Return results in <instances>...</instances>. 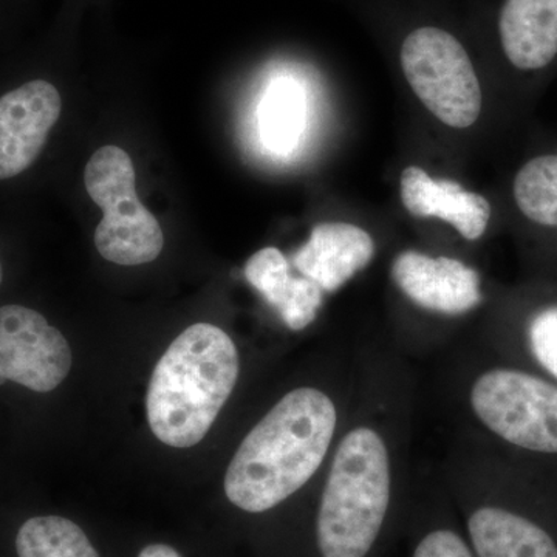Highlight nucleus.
I'll return each mask as SVG.
<instances>
[{
    "instance_id": "1",
    "label": "nucleus",
    "mask_w": 557,
    "mask_h": 557,
    "mask_svg": "<svg viewBox=\"0 0 557 557\" xmlns=\"http://www.w3.org/2000/svg\"><path fill=\"white\" fill-rule=\"evenodd\" d=\"M336 428L338 409L325 392H288L234 454L223 483L231 504L258 515L298 493L324 463Z\"/></svg>"
},
{
    "instance_id": "2",
    "label": "nucleus",
    "mask_w": 557,
    "mask_h": 557,
    "mask_svg": "<svg viewBox=\"0 0 557 557\" xmlns=\"http://www.w3.org/2000/svg\"><path fill=\"white\" fill-rule=\"evenodd\" d=\"M239 370L228 333L208 322L186 329L150 379L146 413L153 435L172 448L200 443L233 394Z\"/></svg>"
},
{
    "instance_id": "3",
    "label": "nucleus",
    "mask_w": 557,
    "mask_h": 557,
    "mask_svg": "<svg viewBox=\"0 0 557 557\" xmlns=\"http://www.w3.org/2000/svg\"><path fill=\"white\" fill-rule=\"evenodd\" d=\"M394 469L379 429L358 424L339 440L322 491L317 541L322 557H366L391 507Z\"/></svg>"
},
{
    "instance_id": "4",
    "label": "nucleus",
    "mask_w": 557,
    "mask_h": 557,
    "mask_svg": "<svg viewBox=\"0 0 557 557\" xmlns=\"http://www.w3.org/2000/svg\"><path fill=\"white\" fill-rule=\"evenodd\" d=\"M399 65L418 100L446 126L467 129L482 113V86L467 47L448 28L420 24L399 44Z\"/></svg>"
},
{
    "instance_id": "5",
    "label": "nucleus",
    "mask_w": 557,
    "mask_h": 557,
    "mask_svg": "<svg viewBox=\"0 0 557 557\" xmlns=\"http://www.w3.org/2000/svg\"><path fill=\"white\" fill-rule=\"evenodd\" d=\"M90 199L104 211L95 231L98 252L116 265L153 262L163 251L159 220L139 201L137 174L129 153L119 146H102L84 171Z\"/></svg>"
},
{
    "instance_id": "6",
    "label": "nucleus",
    "mask_w": 557,
    "mask_h": 557,
    "mask_svg": "<svg viewBox=\"0 0 557 557\" xmlns=\"http://www.w3.org/2000/svg\"><path fill=\"white\" fill-rule=\"evenodd\" d=\"M475 418L496 437L557 456V386L523 370L491 369L469 392Z\"/></svg>"
},
{
    "instance_id": "7",
    "label": "nucleus",
    "mask_w": 557,
    "mask_h": 557,
    "mask_svg": "<svg viewBox=\"0 0 557 557\" xmlns=\"http://www.w3.org/2000/svg\"><path fill=\"white\" fill-rule=\"evenodd\" d=\"M72 361L67 339L42 314L0 307V379L47 394L67 379Z\"/></svg>"
},
{
    "instance_id": "8",
    "label": "nucleus",
    "mask_w": 557,
    "mask_h": 557,
    "mask_svg": "<svg viewBox=\"0 0 557 557\" xmlns=\"http://www.w3.org/2000/svg\"><path fill=\"white\" fill-rule=\"evenodd\" d=\"M61 109L60 91L47 81H30L0 98V180L16 177L35 163Z\"/></svg>"
},
{
    "instance_id": "9",
    "label": "nucleus",
    "mask_w": 557,
    "mask_h": 557,
    "mask_svg": "<svg viewBox=\"0 0 557 557\" xmlns=\"http://www.w3.org/2000/svg\"><path fill=\"white\" fill-rule=\"evenodd\" d=\"M397 287L421 309L446 317H460L478 309L483 300L478 271L461 260L432 258L408 249L392 263Z\"/></svg>"
},
{
    "instance_id": "10",
    "label": "nucleus",
    "mask_w": 557,
    "mask_h": 557,
    "mask_svg": "<svg viewBox=\"0 0 557 557\" xmlns=\"http://www.w3.org/2000/svg\"><path fill=\"white\" fill-rule=\"evenodd\" d=\"M498 50L520 73L557 62V0H500L494 17Z\"/></svg>"
},
{
    "instance_id": "11",
    "label": "nucleus",
    "mask_w": 557,
    "mask_h": 557,
    "mask_svg": "<svg viewBox=\"0 0 557 557\" xmlns=\"http://www.w3.org/2000/svg\"><path fill=\"white\" fill-rule=\"evenodd\" d=\"M375 256V242L361 226L344 222L319 223L309 240L293 256V265L324 293L338 292Z\"/></svg>"
},
{
    "instance_id": "12",
    "label": "nucleus",
    "mask_w": 557,
    "mask_h": 557,
    "mask_svg": "<svg viewBox=\"0 0 557 557\" xmlns=\"http://www.w3.org/2000/svg\"><path fill=\"white\" fill-rule=\"evenodd\" d=\"M399 194L410 215L443 220L467 240H479L486 233L493 214L486 197L465 189L454 180L431 177L418 166L403 171Z\"/></svg>"
},
{
    "instance_id": "13",
    "label": "nucleus",
    "mask_w": 557,
    "mask_h": 557,
    "mask_svg": "<svg viewBox=\"0 0 557 557\" xmlns=\"http://www.w3.org/2000/svg\"><path fill=\"white\" fill-rule=\"evenodd\" d=\"M245 277L293 332L309 327L324 304L322 288L302 274L293 276L284 252L274 247L259 249L247 260Z\"/></svg>"
},
{
    "instance_id": "14",
    "label": "nucleus",
    "mask_w": 557,
    "mask_h": 557,
    "mask_svg": "<svg viewBox=\"0 0 557 557\" xmlns=\"http://www.w3.org/2000/svg\"><path fill=\"white\" fill-rule=\"evenodd\" d=\"M468 533L478 557H557L555 539L509 509H475L468 519Z\"/></svg>"
},
{
    "instance_id": "15",
    "label": "nucleus",
    "mask_w": 557,
    "mask_h": 557,
    "mask_svg": "<svg viewBox=\"0 0 557 557\" xmlns=\"http://www.w3.org/2000/svg\"><path fill=\"white\" fill-rule=\"evenodd\" d=\"M512 200L528 222L557 230V152L541 153L519 168Z\"/></svg>"
},
{
    "instance_id": "16",
    "label": "nucleus",
    "mask_w": 557,
    "mask_h": 557,
    "mask_svg": "<svg viewBox=\"0 0 557 557\" xmlns=\"http://www.w3.org/2000/svg\"><path fill=\"white\" fill-rule=\"evenodd\" d=\"M20 557H100L83 530L60 516L28 519L16 536Z\"/></svg>"
},
{
    "instance_id": "17",
    "label": "nucleus",
    "mask_w": 557,
    "mask_h": 557,
    "mask_svg": "<svg viewBox=\"0 0 557 557\" xmlns=\"http://www.w3.org/2000/svg\"><path fill=\"white\" fill-rule=\"evenodd\" d=\"M531 354L557 381V306L537 311L528 324Z\"/></svg>"
},
{
    "instance_id": "18",
    "label": "nucleus",
    "mask_w": 557,
    "mask_h": 557,
    "mask_svg": "<svg viewBox=\"0 0 557 557\" xmlns=\"http://www.w3.org/2000/svg\"><path fill=\"white\" fill-rule=\"evenodd\" d=\"M267 137L276 146L285 145L295 137L298 131V106L295 97L287 89H277L267 101L265 110Z\"/></svg>"
},
{
    "instance_id": "19",
    "label": "nucleus",
    "mask_w": 557,
    "mask_h": 557,
    "mask_svg": "<svg viewBox=\"0 0 557 557\" xmlns=\"http://www.w3.org/2000/svg\"><path fill=\"white\" fill-rule=\"evenodd\" d=\"M412 557H474L467 542L450 530H435L418 542Z\"/></svg>"
},
{
    "instance_id": "20",
    "label": "nucleus",
    "mask_w": 557,
    "mask_h": 557,
    "mask_svg": "<svg viewBox=\"0 0 557 557\" xmlns=\"http://www.w3.org/2000/svg\"><path fill=\"white\" fill-rule=\"evenodd\" d=\"M138 557H180V555L170 545L152 544L143 548Z\"/></svg>"
},
{
    "instance_id": "21",
    "label": "nucleus",
    "mask_w": 557,
    "mask_h": 557,
    "mask_svg": "<svg viewBox=\"0 0 557 557\" xmlns=\"http://www.w3.org/2000/svg\"><path fill=\"white\" fill-rule=\"evenodd\" d=\"M3 278V270H2V263H0V284H2Z\"/></svg>"
}]
</instances>
